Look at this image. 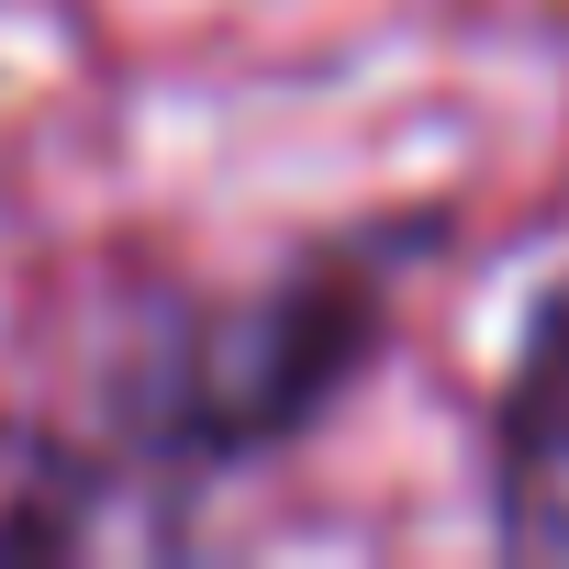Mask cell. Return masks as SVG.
Here are the masks:
<instances>
[{
  "mask_svg": "<svg viewBox=\"0 0 569 569\" xmlns=\"http://www.w3.org/2000/svg\"><path fill=\"white\" fill-rule=\"evenodd\" d=\"M425 246L413 223L313 246L246 302H168L146 313L112 413L134 458L168 469V491H201L190 469H234L268 447H302L391 347V257Z\"/></svg>",
  "mask_w": 569,
  "mask_h": 569,
  "instance_id": "1",
  "label": "cell"
},
{
  "mask_svg": "<svg viewBox=\"0 0 569 569\" xmlns=\"http://www.w3.org/2000/svg\"><path fill=\"white\" fill-rule=\"evenodd\" d=\"M491 525L525 558H569V279L525 313V347L502 369L491 413Z\"/></svg>",
  "mask_w": 569,
  "mask_h": 569,
  "instance_id": "2",
  "label": "cell"
},
{
  "mask_svg": "<svg viewBox=\"0 0 569 569\" xmlns=\"http://www.w3.org/2000/svg\"><path fill=\"white\" fill-rule=\"evenodd\" d=\"M123 491L101 480V458H79L57 425L0 413V558H90L123 547Z\"/></svg>",
  "mask_w": 569,
  "mask_h": 569,
  "instance_id": "3",
  "label": "cell"
}]
</instances>
